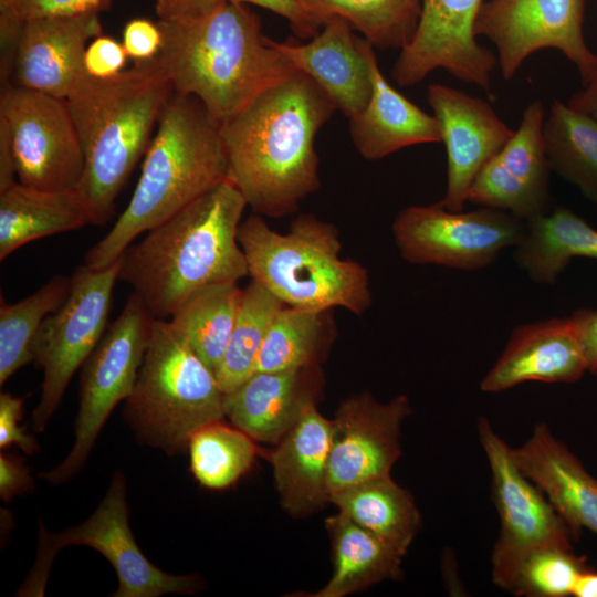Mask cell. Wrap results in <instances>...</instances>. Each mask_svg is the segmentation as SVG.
Here are the masks:
<instances>
[{"label": "cell", "instance_id": "cell-1", "mask_svg": "<svg viewBox=\"0 0 597 597\" xmlns=\"http://www.w3.org/2000/svg\"><path fill=\"white\" fill-rule=\"evenodd\" d=\"M336 111L325 91L296 70L221 124L228 179L254 213L291 214L320 188L315 137Z\"/></svg>", "mask_w": 597, "mask_h": 597}, {"label": "cell", "instance_id": "cell-2", "mask_svg": "<svg viewBox=\"0 0 597 597\" xmlns=\"http://www.w3.org/2000/svg\"><path fill=\"white\" fill-rule=\"evenodd\" d=\"M248 207L229 180L146 232L122 255L118 281L155 320H166L198 290L249 276L238 229Z\"/></svg>", "mask_w": 597, "mask_h": 597}, {"label": "cell", "instance_id": "cell-3", "mask_svg": "<svg viewBox=\"0 0 597 597\" xmlns=\"http://www.w3.org/2000/svg\"><path fill=\"white\" fill-rule=\"evenodd\" d=\"M154 59L175 94L198 98L222 124L296 69L271 46L249 4L226 2L181 21H161Z\"/></svg>", "mask_w": 597, "mask_h": 597}, {"label": "cell", "instance_id": "cell-4", "mask_svg": "<svg viewBox=\"0 0 597 597\" xmlns=\"http://www.w3.org/2000/svg\"><path fill=\"white\" fill-rule=\"evenodd\" d=\"M226 179L221 124L198 98L174 93L159 117L127 207L86 252L84 264L92 269L112 264L140 234Z\"/></svg>", "mask_w": 597, "mask_h": 597}, {"label": "cell", "instance_id": "cell-5", "mask_svg": "<svg viewBox=\"0 0 597 597\" xmlns=\"http://www.w3.org/2000/svg\"><path fill=\"white\" fill-rule=\"evenodd\" d=\"M172 94L168 78L150 60L108 78L86 73L65 100L85 157L76 191L92 224L104 226L114 216L116 198L145 155Z\"/></svg>", "mask_w": 597, "mask_h": 597}, {"label": "cell", "instance_id": "cell-6", "mask_svg": "<svg viewBox=\"0 0 597 597\" xmlns=\"http://www.w3.org/2000/svg\"><path fill=\"white\" fill-rule=\"evenodd\" d=\"M238 240L251 280L284 305L312 311L342 307L357 316L370 308L368 271L357 261L339 258L342 243L333 223L303 213L289 232L280 233L254 213L241 221Z\"/></svg>", "mask_w": 597, "mask_h": 597}, {"label": "cell", "instance_id": "cell-7", "mask_svg": "<svg viewBox=\"0 0 597 597\" xmlns=\"http://www.w3.org/2000/svg\"><path fill=\"white\" fill-rule=\"evenodd\" d=\"M216 374L167 320H155L124 418L138 442L169 455L202 426L224 417Z\"/></svg>", "mask_w": 597, "mask_h": 597}, {"label": "cell", "instance_id": "cell-8", "mask_svg": "<svg viewBox=\"0 0 597 597\" xmlns=\"http://www.w3.org/2000/svg\"><path fill=\"white\" fill-rule=\"evenodd\" d=\"M126 493V479L116 471L102 502L84 522L60 533H49L40 523L36 559L18 596H42L54 556L69 545L92 547L111 563L118 578L112 597L195 595L201 591L206 582L200 576L166 573L142 553L129 527Z\"/></svg>", "mask_w": 597, "mask_h": 597}, {"label": "cell", "instance_id": "cell-9", "mask_svg": "<svg viewBox=\"0 0 597 597\" xmlns=\"http://www.w3.org/2000/svg\"><path fill=\"white\" fill-rule=\"evenodd\" d=\"M154 321L143 301L132 293L82 366L73 446L63 461L41 473L43 480L59 485L81 471L105 421L134 389Z\"/></svg>", "mask_w": 597, "mask_h": 597}, {"label": "cell", "instance_id": "cell-10", "mask_svg": "<svg viewBox=\"0 0 597 597\" xmlns=\"http://www.w3.org/2000/svg\"><path fill=\"white\" fill-rule=\"evenodd\" d=\"M121 264L122 256L102 269L80 265L67 297L41 324L32 344L34 362L43 369L40 400L32 412L35 431L44 430L74 373L104 335Z\"/></svg>", "mask_w": 597, "mask_h": 597}, {"label": "cell", "instance_id": "cell-11", "mask_svg": "<svg viewBox=\"0 0 597 597\" xmlns=\"http://www.w3.org/2000/svg\"><path fill=\"white\" fill-rule=\"evenodd\" d=\"M478 436L492 475L493 501L501 530L491 563L492 580L511 591L523 561L533 552L572 548L570 531L544 493L519 469L512 448L485 417L478 420Z\"/></svg>", "mask_w": 597, "mask_h": 597}, {"label": "cell", "instance_id": "cell-12", "mask_svg": "<svg viewBox=\"0 0 597 597\" xmlns=\"http://www.w3.org/2000/svg\"><path fill=\"white\" fill-rule=\"evenodd\" d=\"M0 124L8 130L20 184L46 191L76 189L85 157L65 100L3 84Z\"/></svg>", "mask_w": 597, "mask_h": 597}, {"label": "cell", "instance_id": "cell-13", "mask_svg": "<svg viewBox=\"0 0 597 597\" xmlns=\"http://www.w3.org/2000/svg\"><path fill=\"white\" fill-rule=\"evenodd\" d=\"M391 230L401 258L411 264L479 270L519 243L524 221L498 209L455 212L438 202L404 208Z\"/></svg>", "mask_w": 597, "mask_h": 597}, {"label": "cell", "instance_id": "cell-14", "mask_svg": "<svg viewBox=\"0 0 597 597\" xmlns=\"http://www.w3.org/2000/svg\"><path fill=\"white\" fill-rule=\"evenodd\" d=\"M586 0H486L474 25L496 49L503 78L511 80L533 53L561 51L577 69L583 85L597 70V54L585 42Z\"/></svg>", "mask_w": 597, "mask_h": 597}, {"label": "cell", "instance_id": "cell-15", "mask_svg": "<svg viewBox=\"0 0 597 597\" xmlns=\"http://www.w3.org/2000/svg\"><path fill=\"white\" fill-rule=\"evenodd\" d=\"M485 0H422L416 33L398 55L391 77L402 87L413 86L434 70L490 94L498 57L476 41L478 13Z\"/></svg>", "mask_w": 597, "mask_h": 597}, {"label": "cell", "instance_id": "cell-16", "mask_svg": "<svg viewBox=\"0 0 597 597\" xmlns=\"http://www.w3.org/2000/svg\"><path fill=\"white\" fill-rule=\"evenodd\" d=\"M410 412L406 395L379 402L369 392H363L341 402L332 420L329 501L347 488L390 475L401 454V423Z\"/></svg>", "mask_w": 597, "mask_h": 597}, {"label": "cell", "instance_id": "cell-17", "mask_svg": "<svg viewBox=\"0 0 597 597\" xmlns=\"http://www.w3.org/2000/svg\"><path fill=\"white\" fill-rule=\"evenodd\" d=\"M428 104L441 128L447 151V188L439 203L462 211L483 167L514 134L484 100L443 84H431Z\"/></svg>", "mask_w": 597, "mask_h": 597}, {"label": "cell", "instance_id": "cell-18", "mask_svg": "<svg viewBox=\"0 0 597 597\" xmlns=\"http://www.w3.org/2000/svg\"><path fill=\"white\" fill-rule=\"evenodd\" d=\"M545 114L541 101L526 106L511 139L476 176L468 201L523 221L546 212L551 168L542 135Z\"/></svg>", "mask_w": 597, "mask_h": 597}, {"label": "cell", "instance_id": "cell-19", "mask_svg": "<svg viewBox=\"0 0 597 597\" xmlns=\"http://www.w3.org/2000/svg\"><path fill=\"white\" fill-rule=\"evenodd\" d=\"M101 34L98 13L25 21L9 83L66 100L86 75L88 43Z\"/></svg>", "mask_w": 597, "mask_h": 597}, {"label": "cell", "instance_id": "cell-20", "mask_svg": "<svg viewBox=\"0 0 597 597\" xmlns=\"http://www.w3.org/2000/svg\"><path fill=\"white\" fill-rule=\"evenodd\" d=\"M586 371L572 317H554L517 326L480 388L493 394L525 381L575 383Z\"/></svg>", "mask_w": 597, "mask_h": 597}, {"label": "cell", "instance_id": "cell-21", "mask_svg": "<svg viewBox=\"0 0 597 597\" xmlns=\"http://www.w3.org/2000/svg\"><path fill=\"white\" fill-rule=\"evenodd\" d=\"M266 41L312 77L348 119L365 109L371 94L365 38L355 35L345 19L329 18L306 43Z\"/></svg>", "mask_w": 597, "mask_h": 597}, {"label": "cell", "instance_id": "cell-22", "mask_svg": "<svg viewBox=\"0 0 597 597\" xmlns=\"http://www.w3.org/2000/svg\"><path fill=\"white\" fill-rule=\"evenodd\" d=\"M323 380L320 365L287 371H255L224 394V417L253 440L276 444L303 409L316 402Z\"/></svg>", "mask_w": 597, "mask_h": 597}, {"label": "cell", "instance_id": "cell-23", "mask_svg": "<svg viewBox=\"0 0 597 597\" xmlns=\"http://www.w3.org/2000/svg\"><path fill=\"white\" fill-rule=\"evenodd\" d=\"M519 469L544 493L576 540L583 528L597 534V480L579 459L536 423L531 437L512 448Z\"/></svg>", "mask_w": 597, "mask_h": 597}, {"label": "cell", "instance_id": "cell-24", "mask_svg": "<svg viewBox=\"0 0 597 597\" xmlns=\"http://www.w3.org/2000/svg\"><path fill=\"white\" fill-rule=\"evenodd\" d=\"M332 420L310 402L269 455L282 506L292 515L329 502L327 470Z\"/></svg>", "mask_w": 597, "mask_h": 597}, {"label": "cell", "instance_id": "cell-25", "mask_svg": "<svg viewBox=\"0 0 597 597\" xmlns=\"http://www.w3.org/2000/svg\"><path fill=\"white\" fill-rule=\"evenodd\" d=\"M374 49L365 39L371 94L365 109L349 119L352 140L358 153L367 160H378L409 146L440 143L437 117L423 112L387 82Z\"/></svg>", "mask_w": 597, "mask_h": 597}, {"label": "cell", "instance_id": "cell-26", "mask_svg": "<svg viewBox=\"0 0 597 597\" xmlns=\"http://www.w3.org/2000/svg\"><path fill=\"white\" fill-rule=\"evenodd\" d=\"M90 223L91 216L76 189L46 191L17 181L0 191V260L32 241Z\"/></svg>", "mask_w": 597, "mask_h": 597}, {"label": "cell", "instance_id": "cell-27", "mask_svg": "<svg viewBox=\"0 0 597 597\" xmlns=\"http://www.w3.org/2000/svg\"><path fill=\"white\" fill-rule=\"evenodd\" d=\"M331 537L334 570L326 585L311 597H344L375 584L402 576V555L345 514L325 520Z\"/></svg>", "mask_w": 597, "mask_h": 597}, {"label": "cell", "instance_id": "cell-28", "mask_svg": "<svg viewBox=\"0 0 597 597\" xmlns=\"http://www.w3.org/2000/svg\"><path fill=\"white\" fill-rule=\"evenodd\" d=\"M597 260V230L566 207L524 221L517 265L536 283L553 284L573 259Z\"/></svg>", "mask_w": 597, "mask_h": 597}, {"label": "cell", "instance_id": "cell-29", "mask_svg": "<svg viewBox=\"0 0 597 597\" xmlns=\"http://www.w3.org/2000/svg\"><path fill=\"white\" fill-rule=\"evenodd\" d=\"M356 524L371 532L402 555L421 527L420 512L411 493L390 475L347 488L331 501Z\"/></svg>", "mask_w": 597, "mask_h": 597}, {"label": "cell", "instance_id": "cell-30", "mask_svg": "<svg viewBox=\"0 0 597 597\" xmlns=\"http://www.w3.org/2000/svg\"><path fill=\"white\" fill-rule=\"evenodd\" d=\"M542 135L551 170L597 202V121L555 100L545 114Z\"/></svg>", "mask_w": 597, "mask_h": 597}, {"label": "cell", "instance_id": "cell-31", "mask_svg": "<svg viewBox=\"0 0 597 597\" xmlns=\"http://www.w3.org/2000/svg\"><path fill=\"white\" fill-rule=\"evenodd\" d=\"M242 292L234 282L205 286L170 316L174 329L214 374L227 349Z\"/></svg>", "mask_w": 597, "mask_h": 597}, {"label": "cell", "instance_id": "cell-32", "mask_svg": "<svg viewBox=\"0 0 597 597\" xmlns=\"http://www.w3.org/2000/svg\"><path fill=\"white\" fill-rule=\"evenodd\" d=\"M332 337L329 311L284 305L269 327L255 371H287L318 366Z\"/></svg>", "mask_w": 597, "mask_h": 597}, {"label": "cell", "instance_id": "cell-33", "mask_svg": "<svg viewBox=\"0 0 597 597\" xmlns=\"http://www.w3.org/2000/svg\"><path fill=\"white\" fill-rule=\"evenodd\" d=\"M325 22L338 15L379 50H402L419 24L422 0H298Z\"/></svg>", "mask_w": 597, "mask_h": 597}, {"label": "cell", "instance_id": "cell-34", "mask_svg": "<svg viewBox=\"0 0 597 597\" xmlns=\"http://www.w3.org/2000/svg\"><path fill=\"white\" fill-rule=\"evenodd\" d=\"M71 277L56 274L31 295L0 306V384L34 360L32 344L43 321L69 295Z\"/></svg>", "mask_w": 597, "mask_h": 597}, {"label": "cell", "instance_id": "cell-35", "mask_svg": "<svg viewBox=\"0 0 597 597\" xmlns=\"http://www.w3.org/2000/svg\"><path fill=\"white\" fill-rule=\"evenodd\" d=\"M284 304L255 281L243 289L238 316L227 349L216 370L224 394L248 379L256 368L269 327Z\"/></svg>", "mask_w": 597, "mask_h": 597}, {"label": "cell", "instance_id": "cell-36", "mask_svg": "<svg viewBox=\"0 0 597 597\" xmlns=\"http://www.w3.org/2000/svg\"><path fill=\"white\" fill-rule=\"evenodd\" d=\"M190 470L207 489L222 490L247 474L255 460L253 439L220 420L199 428L189 439Z\"/></svg>", "mask_w": 597, "mask_h": 597}, {"label": "cell", "instance_id": "cell-37", "mask_svg": "<svg viewBox=\"0 0 597 597\" xmlns=\"http://www.w3.org/2000/svg\"><path fill=\"white\" fill-rule=\"evenodd\" d=\"M585 558L573 549L547 547L530 554L521 564L510 593L526 597L573 596Z\"/></svg>", "mask_w": 597, "mask_h": 597}, {"label": "cell", "instance_id": "cell-38", "mask_svg": "<svg viewBox=\"0 0 597 597\" xmlns=\"http://www.w3.org/2000/svg\"><path fill=\"white\" fill-rule=\"evenodd\" d=\"M226 2H241L264 8L287 21L302 40L315 36L325 21L298 0H156L155 10L161 21H181L211 12Z\"/></svg>", "mask_w": 597, "mask_h": 597}, {"label": "cell", "instance_id": "cell-39", "mask_svg": "<svg viewBox=\"0 0 597 597\" xmlns=\"http://www.w3.org/2000/svg\"><path fill=\"white\" fill-rule=\"evenodd\" d=\"M111 0H12L13 8L24 23L46 17H67L98 13Z\"/></svg>", "mask_w": 597, "mask_h": 597}, {"label": "cell", "instance_id": "cell-40", "mask_svg": "<svg viewBox=\"0 0 597 597\" xmlns=\"http://www.w3.org/2000/svg\"><path fill=\"white\" fill-rule=\"evenodd\" d=\"M127 57L122 42L101 34L85 50L84 69L92 77L108 78L124 71Z\"/></svg>", "mask_w": 597, "mask_h": 597}, {"label": "cell", "instance_id": "cell-41", "mask_svg": "<svg viewBox=\"0 0 597 597\" xmlns=\"http://www.w3.org/2000/svg\"><path fill=\"white\" fill-rule=\"evenodd\" d=\"M23 397L9 392L0 395V448L1 450L15 444L27 454L39 452L35 438L19 426L23 417Z\"/></svg>", "mask_w": 597, "mask_h": 597}, {"label": "cell", "instance_id": "cell-42", "mask_svg": "<svg viewBox=\"0 0 597 597\" xmlns=\"http://www.w3.org/2000/svg\"><path fill=\"white\" fill-rule=\"evenodd\" d=\"M163 43L158 22L148 19H133L123 30L122 44L129 59L135 62L154 60L160 52Z\"/></svg>", "mask_w": 597, "mask_h": 597}, {"label": "cell", "instance_id": "cell-43", "mask_svg": "<svg viewBox=\"0 0 597 597\" xmlns=\"http://www.w3.org/2000/svg\"><path fill=\"white\" fill-rule=\"evenodd\" d=\"M35 488L30 469L18 455L0 454V498L9 502L18 495L32 492Z\"/></svg>", "mask_w": 597, "mask_h": 597}, {"label": "cell", "instance_id": "cell-44", "mask_svg": "<svg viewBox=\"0 0 597 597\" xmlns=\"http://www.w3.org/2000/svg\"><path fill=\"white\" fill-rule=\"evenodd\" d=\"M570 317L585 354L587 371L597 375V308H579Z\"/></svg>", "mask_w": 597, "mask_h": 597}, {"label": "cell", "instance_id": "cell-45", "mask_svg": "<svg viewBox=\"0 0 597 597\" xmlns=\"http://www.w3.org/2000/svg\"><path fill=\"white\" fill-rule=\"evenodd\" d=\"M15 160L8 130L0 124V191L6 190L18 180Z\"/></svg>", "mask_w": 597, "mask_h": 597}, {"label": "cell", "instance_id": "cell-46", "mask_svg": "<svg viewBox=\"0 0 597 597\" xmlns=\"http://www.w3.org/2000/svg\"><path fill=\"white\" fill-rule=\"evenodd\" d=\"M567 104L597 121V70L583 88L572 95Z\"/></svg>", "mask_w": 597, "mask_h": 597}, {"label": "cell", "instance_id": "cell-47", "mask_svg": "<svg viewBox=\"0 0 597 597\" xmlns=\"http://www.w3.org/2000/svg\"><path fill=\"white\" fill-rule=\"evenodd\" d=\"M573 596L597 597V572L585 569L577 579Z\"/></svg>", "mask_w": 597, "mask_h": 597}, {"label": "cell", "instance_id": "cell-48", "mask_svg": "<svg viewBox=\"0 0 597 597\" xmlns=\"http://www.w3.org/2000/svg\"><path fill=\"white\" fill-rule=\"evenodd\" d=\"M8 12H15L12 0H0V13Z\"/></svg>", "mask_w": 597, "mask_h": 597}]
</instances>
